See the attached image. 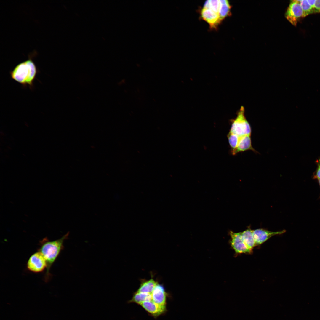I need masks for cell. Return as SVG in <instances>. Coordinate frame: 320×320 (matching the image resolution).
I'll list each match as a JSON object with an SVG mask.
<instances>
[{
    "instance_id": "1",
    "label": "cell",
    "mask_w": 320,
    "mask_h": 320,
    "mask_svg": "<svg viewBox=\"0 0 320 320\" xmlns=\"http://www.w3.org/2000/svg\"><path fill=\"white\" fill-rule=\"evenodd\" d=\"M69 233V232H68L60 238L55 240L50 241L45 237L39 241L38 251L43 255L47 264L44 277L45 282H48L50 279L51 276L50 273L51 268L64 249V242L68 238Z\"/></svg>"
},
{
    "instance_id": "2",
    "label": "cell",
    "mask_w": 320,
    "mask_h": 320,
    "mask_svg": "<svg viewBox=\"0 0 320 320\" xmlns=\"http://www.w3.org/2000/svg\"><path fill=\"white\" fill-rule=\"evenodd\" d=\"M38 73L37 68L30 57L27 60L17 65L10 71V74L12 79L21 84L23 87L28 86L32 89Z\"/></svg>"
},
{
    "instance_id": "3",
    "label": "cell",
    "mask_w": 320,
    "mask_h": 320,
    "mask_svg": "<svg viewBox=\"0 0 320 320\" xmlns=\"http://www.w3.org/2000/svg\"><path fill=\"white\" fill-rule=\"evenodd\" d=\"M244 109L241 106L238 112L236 118L232 121L229 132L239 137L251 135L250 125L245 116Z\"/></svg>"
},
{
    "instance_id": "4",
    "label": "cell",
    "mask_w": 320,
    "mask_h": 320,
    "mask_svg": "<svg viewBox=\"0 0 320 320\" xmlns=\"http://www.w3.org/2000/svg\"><path fill=\"white\" fill-rule=\"evenodd\" d=\"M47 266V263L44 257L38 251L31 256L27 263L28 270L35 273L42 272L46 269Z\"/></svg>"
},
{
    "instance_id": "5",
    "label": "cell",
    "mask_w": 320,
    "mask_h": 320,
    "mask_svg": "<svg viewBox=\"0 0 320 320\" xmlns=\"http://www.w3.org/2000/svg\"><path fill=\"white\" fill-rule=\"evenodd\" d=\"M300 0H294L290 3L285 13L287 19L296 26L300 19L303 17V12L300 4Z\"/></svg>"
},
{
    "instance_id": "6",
    "label": "cell",
    "mask_w": 320,
    "mask_h": 320,
    "mask_svg": "<svg viewBox=\"0 0 320 320\" xmlns=\"http://www.w3.org/2000/svg\"><path fill=\"white\" fill-rule=\"evenodd\" d=\"M230 234L231 246L236 253H251L252 251L248 248L242 240L241 232L235 233L231 231Z\"/></svg>"
},
{
    "instance_id": "7",
    "label": "cell",
    "mask_w": 320,
    "mask_h": 320,
    "mask_svg": "<svg viewBox=\"0 0 320 320\" xmlns=\"http://www.w3.org/2000/svg\"><path fill=\"white\" fill-rule=\"evenodd\" d=\"M286 230L277 231H271L263 228L252 230V234L256 246L261 244L271 237L276 235L282 234Z\"/></svg>"
},
{
    "instance_id": "8",
    "label": "cell",
    "mask_w": 320,
    "mask_h": 320,
    "mask_svg": "<svg viewBox=\"0 0 320 320\" xmlns=\"http://www.w3.org/2000/svg\"><path fill=\"white\" fill-rule=\"evenodd\" d=\"M201 15V18L209 24L211 29H217L221 22L219 15L209 8L203 7Z\"/></svg>"
},
{
    "instance_id": "9",
    "label": "cell",
    "mask_w": 320,
    "mask_h": 320,
    "mask_svg": "<svg viewBox=\"0 0 320 320\" xmlns=\"http://www.w3.org/2000/svg\"><path fill=\"white\" fill-rule=\"evenodd\" d=\"M152 300L161 306H166V294L163 287L157 284L151 294Z\"/></svg>"
},
{
    "instance_id": "10",
    "label": "cell",
    "mask_w": 320,
    "mask_h": 320,
    "mask_svg": "<svg viewBox=\"0 0 320 320\" xmlns=\"http://www.w3.org/2000/svg\"><path fill=\"white\" fill-rule=\"evenodd\" d=\"M251 136L246 135L240 137L237 147L232 153L233 155L249 150H252L256 153H258L252 146Z\"/></svg>"
},
{
    "instance_id": "11",
    "label": "cell",
    "mask_w": 320,
    "mask_h": 320,
    "mask_svg": "<svg viewBox=\"0 0 320 320\" xmlns=\"http://www.w3.org/2000/svg\"><path fill=\"white\" fill-rule=\"evenodd\" d=\"M140 305L145 310L155 317H157L164 313L166 306H160L152 300L142 303Z\"/></svg>"
},
{
    "instance_id": "12",
    "label": "cell",
    "mask_w": 320,
    "mask_h": 320,
    "mask_svg": "<svg viewBox=\"0 0 320 320\" xmlns=\"http://www.w3.org/2000/svg\"><path fill=\"white\" fill-rule=\"evenodd\" d=\"M242 240L248 248L252 251L254 247L256 246L252 234V230L250 227L241 232Z\"/></svg>"
},
{
    "instance_id": "13",
    "label": "cell",
    "mask_w": 320,
    "mask_h": 320,
    "mask_svg": "<svg viewBox=\"0 0 320 320\" xmlns=\"http://www.w3.org/2000/svg\"><path fill=\"white\" fill-rule=\"evenodd\" d=\"M157 284V283L153 279H151L147 281L142 282L136 292L151 294L154 288Z\"/></svg>"
},
{
    "instance_id": "14",
    "label": "cell",
    "mask_w": 320,
    "mask_h": 320,
    "mask_svg": "<svg viewBox=\"0 0 320 320\" xmlns=\"http://www.w3.org/2000/svg\"><path fill=\"white\" fill-rule=\"evenodd\" d=\"M220 8L219 13L220 20L221 22L225 18L230 15L231 7L228 1L226 0H220Z\"/></svg>"
},
{
    "instance_id": "15",
    "label": "cell",
    "mask_w": 320,
    "mask_h": 320,
    "mask_svg": "<svg viewBox=\"0 0 320 320\" xmlns=\"http://www.w3.org/2000/svg\"><path fill=\"white\" fill-rule=\"evenodd\" d=\"M152 300L151 294L136 292L130 302H134L140 304L143 302L150 301Z\"/></svg>"
},
{
    "instance_id": "16",
    "label": "cell",
    "mask_w": 320,
    "mask_h": 320,
    "mask_svg": "<svg viewBox=\"0 0 320 320\" xmlns=\"http://www.w3.org/2000/svg\"><path fill=\"white\" fill-rule=\"evenodd\" d=\"M228 142L231 149L232 153L235 151L238 145L240 137L229 132L228 136Z\"/></svg>"
},
{
    "instance_id": "17",
    "label": "cell",
    "mask_w": 320,
    "mask_h": 320,
    "mask_svg": "<svg viewBox=\"0 0 320 320\" xmlns=\"http://www.w3.org/2000/svg\"><path fill=\"white\" fill-rule=\"evenodd\" d=\"M300 3L303 12V17L315 13L314 10L307 0H300Z\"/></svg>"
},
{
    "instance_id": "18",
    "label": "cell",
    "mask_w": 320,
    "mask_h": 320,
    "mask_svg": "<svg viewBox=\"0 0 320 320\" xmlns=\"http://www.w3.org/2000/svg\"><path fill=\"white\" fill-rule=\"evenodd\" d=\"M317 164V167L314 173L313 178L318 180L320 179V159L318 160Z\"/></svg>"
},
{
    "instance_id": "19",
    "label": "cell",
    "mask_w": 320,
    "mask_h": 320,
    "mask_svg": "<svg viewBox=\"0 0 320 320\" xmlns=\"http://www.w3.org/2000/svg\"><path fill=\"white\" fill-rule=\"evenodd\" d=\"M314 8L315 13L320 12V0H316Z\"/></svg>"
},
{
    "instance_id": "20",
    "label": "cell",
    "mask_w": 320,
    "mask_h": 320,
    "mask_svg": "<svg viewBox=\"0 0 320 320\" xmlns=\"http://www.w3.org/2000/svg\"><path fill=\"white\" fill-rule=\"evenodd\" d=\"M307 1H308V3H309V4L313 8V9L314 10V12L315 13V8H314V5H315V1H316V0H307Z\"/></svg>"
},
{
    "instance_id": "21",
    "label": "cell",
    "mask_w": 320,
    "mask_h": 320,
    "mask_svg": "<svg viewBox=\"0 0 320 320\" xmlns=\"http://www.w3.org/2000/svg\"><path fill=\"white\" fill-rule=\"evenodd\" d=\"M318 182H319V185L320 187V179H318Z\"/></svg>"
}]
</instances>
